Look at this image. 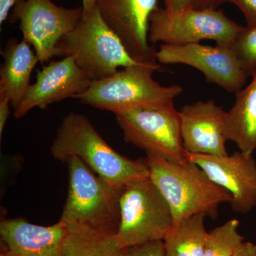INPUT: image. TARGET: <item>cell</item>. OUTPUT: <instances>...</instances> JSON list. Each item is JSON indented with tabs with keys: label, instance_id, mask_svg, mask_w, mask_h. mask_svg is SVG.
<instances>
[{
	"label": "cell",
	"instance_id": "30",
	"mask_svg": "<svg viewBox=\"0 0 256 256\" xmlns=\"http://www.w3.org/2000/svg\"><path fill=\"white\" fill-rule=\"evenodd\" d=\"M0 256H9L8 255V254H6V252H1V254H0Z\"/></svg>",
	"mask_w": 256,
	"mask_h": 256
},
{
	"label": "cell",
	"instance_id": "10",
	"mask_svg": "<svg viewBox=\"0 0 256 256\" xmlns=\"http://www.w3.org/2000/svg\"><path fill=\"white\" fill-rule=\"evenodd\" d=\"M158 63L184 64L201 72L207 82L216 84L229 92L242 88L247 75L230 46L200 43L162 44L156 50Z\"/></svg>",
	"mask_w": 256,
	"mask_h": 256
},
{
	"label": "cell",
	"instance_id": "29",
	"mask_svg": "<svg viewBox=\"0 0 256 256\" xmlns=\"http://www.w3.org/2000/svg\"><path fill=\"white\" fill-rule=\"evenodd\" d=\"M97 0H82V15H86L96 6Z\"/></svg>",
	"mask_w": 256,
	"mask_h": 256
},
{
	"label": "cell",
	"instance_id": "26",
	"mask_svg": "<svg viewBox=\"0 0 256 256\" xmlns=\"http://www.w3.org/2000/svg\"><path fill=\"white\" fill-rule=\"evenodd\" d=\"M18 0H0V25L4 23L9 16L10 12L13 9Z\"/></svg>",
	"mask_w": 256,
	"mask_h": 256
},
{
	"label": "cell",
	"instance_id": "9",
	"mask_svg": "<svg viewBox=\"0 0 256 256\" xmlns=\"http://www.w3.org/2000/svg\"><path fill=\"white\" fill-rule=\"evenodd\" d=\"M82 18V8H65L52 0H18L10 20L18 22L23 40L33 46L43 64L58 56L60 38L74 30Z\"/></svg>",
	"mask_w": 256,
	"mask_h": 256
},
{
	"label": "cell",
	"instance_id": "13",
	"mask_svg": "<svg viewBox=\"0 0 256 256\" xmlns=\"http://www.w3.org/2000/svg\"><path fill=\"white\" fill-rule=\"evenodd\" d=\"M92 82L72 57L50 62L37 72L36 82L30 84L14 116L20 118L35 108L44 110L50 104L75 98L86 90Z\"/></svg>",
	"mask_w": 256,
	"mask_h": 256
},
{
	"label": "cell",
	"instance_id": "20",
	"mask_svg": "<svg viewBox=\"0 0 256 256\" xmlns=\"http://www.w3.org/2000/svg\"><path fill=\"white\" fill-rule=\"evenodd\" d=\"M239 225L234 218L208 232L204 256H234L244 240Z\"/></svg>",
	"mask_w": 256,
	"mask_h": 256
},
{
	"label": "cell",
	"instance_id": "27",
	"mask_svg": "<svg viewBox=\"0 0 256 256\" xmlns=\"http://www.w3.org/2000/svg\"><path fill=\"white\" fill-rule=\"evenodd\" d=\"M218 0H190V6L196 10H216Z\"/></svg>",
	"mask_w": 256,
	"mask_h": 256
},
{
	"label": "cell",
	"instance_id": "7",
	"mask_svg": "<svg viewBox=\"0 0 256 256\" xmlns=\"http://www.w3.org/2000/svg\"><path fill=\"white\" fill-rule=\"evenodd\" d=\"M242 28L220 10L190 8L171 12L158 8L150 18L149 41L184 45L212 40L216 45L230 47Z\"/></svg>",
	"mask_w": 256,
	"mask_h": 256
},
{
	"label": "cell",
	"instance_id": "28",
	"mask_svg": "<svg viewBox=\"0 0 256 256\" xmlns=\"http://www.w3.org/2000/svg\"><path fill=\"white\" fill-rule=\"evenodd\" d=\"M234 256H256V245L252 242H242Z\"/></svg>",
	"mask_w": 256,
	"mask_h": 256
},
{
	"label": "cell",
	"instance_id": "14",
	"mask_svg": "<svg viewBox=\"0 0 256 256\" xmlns=\"http://www.w3.org/2000/svg\"><path fill=\"white\" fill-rule=\"evenodd\" d=\"M185 150L192 154L228 156L224 133L226 112L214 100L197 101L178 111Z\"/></svg>",
	"mask_w": 256,
	"mask_h": 256
},
{
	"label": "cell",
	"instance_id": "6",
	"mask_svg": "<svg viewBox=\"0 0 256 256\" xmlns=\"http://www.w3.org/2000/svg\"><path fill=\"white\" fill-rule=\"evenodd\" d=\"M173 224L169 204L150 178L133 182L124 188L116 232L121 247L163 242Z\"/></svg>",
	"mask_w": 256,
	"mask_h": 256
},
{
	"label": "cell",
	"instance_id": "22",
	"mask_svg": "<svg viewBox=\"0 0 256 256\" xmlns=\"http://www.w3.org/2000/svg\"><path fill=\"white\" fill-rule=\"evenodd\" d=\"M122 256H166L162 240L127 248Z\"/></svg>",
	"mask_w": 256,
	"mask_h": 256
},
{
	"label": "cell",
	"instance_id": "2",
	"mask_svg": "<svg viewBox=\"0 0 256 256\" xmlns=\"http://www.w3.org/2000/svg\"><path fill=\"white\" fill-rule=\"evenodd\" d=\"M146 158L150 178L169 204L173 226L197 214L216 218L218 206L230 203V193L190 160L171 162L151 154Z\"/></svg>",
	"mask_w": 256,
	"mask_h": 256
},
{
	"label": "cell",
	"instance_id": "19",
	"mask_svg": "<svg viewBox=\"0 0 256 256\" xmlns=\"http://www.w3.org/2000/svg\"><path fill=\"white\" fill-rule=\"evenodd\" d=\"M206 216L197 214L173 226L163 240L166 256H204L208 232Z\"/></svg>",
	"mask_w": 256,
	"mask_h": 256
},
{
	"label": "cell",
	"instance_id": "8",
	"mask_svg": "<svg viewBox=\"0 0 256 256\" xmlns=\"http://www.w3.org/2000/svg\"><path fill=\"white\" fill-rule=\"evenodd\" d=\"M116 118L126 142L168 161L188 160L174 106L130 110L116 114Z\"/></svg>",
	"mask_w": 256,
	"mask_h": 256
},
{
	"label": "cell",
	"instance_id": "15",
	"mask_svg": "<svg viewBox=\"0 0 256 256\" xmlns=\"http://www.w3.org/2000/svg\"><path fill=\"white\" fill-rule=\"evenodd\" d=\"M66 234V226L60 222L46 226L22 218L0 223V236L9 256H65Z\"/></svg>",
	"mask_w": 256,
	"mask_h": 256
},
{
	"label": "cell",
	"instance_id": "1",
	"mask_svg": "<svg viewBox=\"0 0 256 256\" xmlns=\"http://www.w3.org/2000/svg\"><path fill=\"white\" fill-rule=\"evenodd\" d=\"M55 160H82L100 178L124 188L137 180L150 178L146 158L132 160L114 150L99 134L86 116L72 112L62 119L50 148Z\"/></svg>",
	"mask_w": 256,
	"mask_h": 256
},
{
	"label": "cell",
	"instance_id": "24",
	"mask_svg": "<svg viewBox=\"0 0 256 256\" xmlns=\"http://www.w3.org/2000/svg\"><path fill=\"white\" fill-rule=\"evenodd\" d=\"M11 102L8 98L0 97V138L2 137L6 121L11 114Z\"/></svg>",
	"mask_w": 256,
	"mask_h": 256
},
{
	"label": "cell",
	"instance_id": "12",
	"mask_svg": "<svg viewBox=\"0 0 256 256\" xmlns=\"http://www.w3.org/2000/svg\"><path fill=\"white\" fill-rule=\"evenodd\" d=\"M208 178L230 193L234 212L246 214L256 206V161L252 154L240 150L230 156L188 154Z\"/></svg>",
	"mask_w": 256,
	"mask_h": 256
},
{
	"label": "cell",
	"instance_id": "23",
	"mask_svg": "<svg viewBox=\"0 0 256 256\" xmlns=\"http://www.w3.org/2000/svg\"><path fill=\"white\" fill-rule=\"evenodd\" d=\"M226 2L238 6L245 16L247 25L256 23V0H218L217 5Z\"/></svg>",
	"mask_w": 256,
	"mask_h": 256
},
{
	"label": "cell",
	"instance_id": "17",
	"mask_svg": "<svg viewBox=\"0 0 256 256\" xmlns=\"http://www.w3.org/2000/svg\"><path fill=\"white\" fill-rule=\"evenodd\" d=\"M252 82L236 92V100L226 112L224 133L239 150L252 154L256 150V70Z\"/></svg>",
	"mask_w": 256,
	"mask_h": 256
},
{
	"label": "cell",
	"instance_id": "4",
	"mask_svg": "<svg viewBox=\"0 0 256 256\" xmlns=\"http://www.w3.org/2000/svg\"><path fill=\"white\" fill-rule=\"evenodd\" d=\"M56 50L58 56L72 57L92 82L111 76L120 67L144 65L133 60L101 18L96 5L88 14L82 15L74 30L60 38Z\"/></svg>",
	"mask_w": 256,
	"mask_h": 256
},
{
	"label": "cell",
	"instance_id": "21",
	"mask_svg": "<svg viewBox=\"0 0 256 256\" xmlns=\"http://www.w3.org/2000/svg\"><path fill=\"white\" fill-rule=\"evenodd\" d=\"M247 76L256 70V23L242 28L230 46Z\"/></svg>",
	"mask_w": 256,
	"mask_h": 256
},
{
	"label": "cell",
	"instance_id": "16",
	"mask_svg": "<svg viewBox=\"0 0 256 256\" xmlns=\"http://www.w3.org/2000/svg\"><path fill=\"white\" fill-rule=\"evenodd\" d=\"M31 46L24 40L12 38L2 52L4 62L0 68V97L8 98L14 111L22 102L32 72L40 62Z\"/></svg>",
	"mask_w": 256,
	"mask_h": 256
},
{
	"label": "cell",
	"instance_id": "3",
	"mask_svg": "<svg viewBox=\"0 0 256 256\" xmlns=\"http://www.w3.org/2000/svg\"><path fill=\"white\" fill-rule=\"evenodd\" d=\"M158 70H162L160 64H144L118 70L111 76L92 82L88 88L75 99L114 114L139 109L174 107V99L182 92V88L160 85L152 77Z\"/></svg>",
	"mask_w": 256,
	"mask_h": 256
},
{
	"label": "cell",
	"instance_id": "18",
	"mask_svg": "<svg viewBox=\"0 0 256 256\" xmlns=\"http://www.w3.org/2000/svg\"><path fill=\"white\" fill-rule=\"evenodd\" d=\"M124 250L116 233L88 226L67 228L64 240L65 256H122Z\"/></svg>",
	"mask_w": 256,
	"mask_h": 256
},
{
	"label": "cell",
	"instance_id": "5",
	"mask_svg": "<svg viewBox=\"0 0 256 256\" xmlns=\"http://www.w3.org/2000/svg\"><path fill=\"white\" fill-rule=\"evenodd\" d=\"M66 163L68 196L60 222L67 228L88 226L116 233L120 200L124 188H116L107 182L77 156L69 158Z\"/></svg>",
	"mask_w": 256,
	"mask_h": 256
},
{
	"label": "cell",
	"instance_id": "25",
	"mask_svg": "<svg viewBox=\"0 0 256 256\" xmlns=\"http://www.w3.org/2000/svg\"><path fill=\"white\" fill-rule=\"evenodd\" d=\"M164 8L168 11L178 12L188 9L190 0H164Z\"/></svg>",
	"mask_w": 256,
	"mask_h": 256
},
{
	"label": "cell",
	"instance_id": "11",
	"mask_svg": "<svg viewBox=\"0 0 256 256\" xmlns=\"http://www.w3.org/2000/svg\"><path fill=\"white\" fill-rule=\"evenodd\" d=\"M159 0H97L96 6L106 24L124 44L131 57L156 65L154 46H150V18Z\"/></svg>",
	"mask_w": 256,
	"mask_h": 256
}]
</instances>
